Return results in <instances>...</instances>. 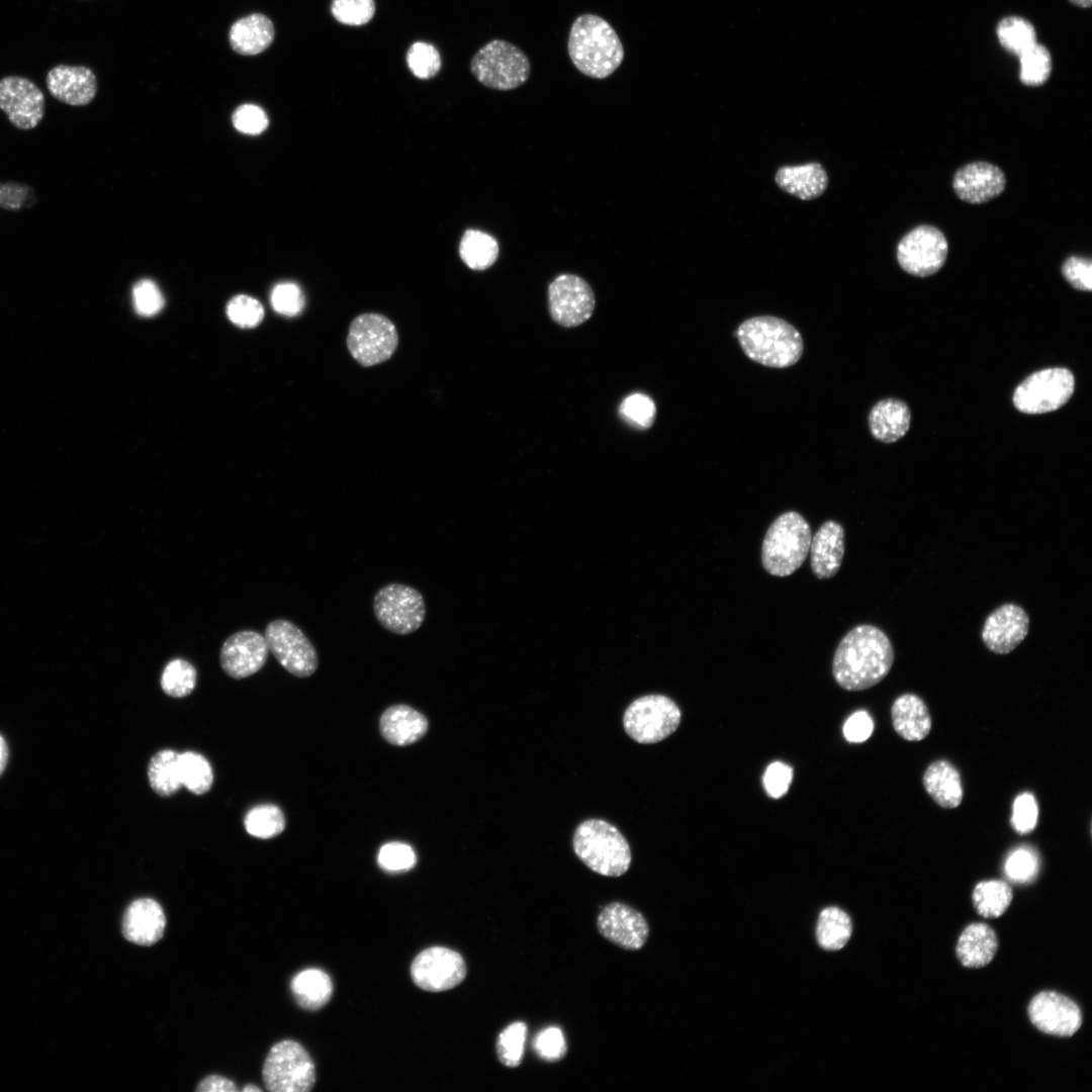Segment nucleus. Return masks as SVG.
Masks as SVG:
<instances>
[{"mask_svg": "<svg viewBox=\"0 0 1092 1092\" xmlns=\"http://www.w3.org/2000/svg\"><path fill=\"white\" fill-rule=\"evenodd\" d=\"M894 648L887 634L874 625L862 624L840 640L832 661L835 681L850 692L876 686L890 672Z\"/></svg>", "mask_w": 1092, "mask_h": 1092, "instance_id": "f257e3e1", "label": "nucleus"}, {"mask_svg": "<svg viewBox=\"0 0 1092 1092\" xmlns=\"http://www.w3.org/2000/svg\"><path fill=\"white\" fill-rule=\"evenodd\" d=\"M736 338L744 354L770 368H787L802 357L804 342L789 322L774 315H756L742 322Z\"/></svg>", "mask_w": 1092, "mask_h": 1092, "instance_id": "f03ea898", "label": "nucleus"}, {"mask_svg": "<svg viewBox=\"0 0 1092 1092\" xmlns=\"http://www.w3.org/2000/svg\"><path fill=\"white\" fill-rule=\"evenodd\" d=\"M567 46L574 66L596 79L610 76L624 59L623 44L615 29L594 14H583L574 20Z\"/></svg>", "mask_w": 1092, "mask_h": 1092, "instance_id": "7ed1b4c3", "label": "nucleus"}, {"mask_svg": "<svg viewBox=\"0 0 1092 1092\" xmlns=\"http://www.w3.org/2000/svg\"><path fill=\"white\" fill-rule=\"evenodd\" d=\"M573 849L587 868L602 876H622L631 864L627 840L605 820L587 819L580 823L573 835Z\"/></svg>", "mask_w": 1092, "mask_h": 1092, "instance_id": "20e7f679", "label": "nucleus"}, {"mask_svg": "<svg viewBox=\"0 0 1092 1092\" xmlns=\"http://www.w3.org/2000/svg\"><path fill=\"white\" fill-rule=\"evenodd\" d=\"M812 533L799 513H783L770 524L761 545V563L771 575L793 574L806 560Z\"/></svg>", "mask_w": 1092, "mask_h": 1092, "instance_id": "39448f33", "label": "nucleus"}, {"mask_svg": "<svg viewBox=\"0 0 1092 1092\" xmlns=\"http://www.w3.org/2000/svg\"><path fill=\"white\" fill-rule=\"evenodd\" d=\"M262 1078L270 1092H306L315 1083V1068L299 1042L285 1039L270 1049L263 1065Z\"/></svg>", "mask_w": 1092, "mask_h": 1092, "instance_id": "423d86ee", "label": "nucleus"}, {"mask_svg": "<svg viewBox=\"0 0 1092 1092\" xmlns=\"http://www.w3.org/2000/svg\"><path fill=\"white\" fill-rule=\"evenodd\" d=\"M470 69L484 86L512 90L527 81L531 67L527 56L518 47L493 39L473 56Z\"/></svg>", "mask_w": 1092, "mask_h": 1092, "instance_id": "0eeeda50", "label": "nucleus"}, {"mask_svg": "<svg viewBox=\"0 0 1092 1092\" xmlns=\"http://www.w3.org/2000/svg\"><path fill=\"white\" fill-rule=\"evenodd\" d=\"M680 718V710L671 699L663 695H647L628 706L623 724L633 740L650 744L671 735L678 727Z\"/></svg>", "mask_w": 1092, "mask_h": 1092, "instance_id": "6e6552de", "label": "nucleus"}, {"mask_svg": "<svg viewBox=\"0 0 1092 1092\" xmlns=\"http://www.w3.org/2000/svg\"><path fill=\"white\" fill-rule=\"evenodd\" d=\"M1075 388L1073 373L1063 367L1048 368L1025 378L1013 393L1014 406L1024 414H1043L1063 406Z\"/></svg>", "mask_w": 1092, "mask_h": 1092, "instance_id": "1a4fd4ad", "label": "nucleus"}, {"mask_svg": "<svg viewBox=\"0 0 1092 1092\" xmlns=\"http://www.w3.org/2000/svg\"><path fill=\"white\" fill-rule=\"evenodd\" d=\"M398 335L394 324L385 315L367 312L356 316L347 336V347L353 358L369 367L388 360L395 352Z\"/></svg>", "mask_w": 1092, "mask_h": 1092, "instance_id": "9d476101", "label": "nucleus"}, {"mask_svg": "<svg viewBox=\"0 0 1092 1092\" xmlns=\"http://www.w3.org/2000/svg\"><path fill=\"white\" fill-rule=\"evenodd\" d=\"M373 611L384 629L397 635H407L422 626L426 618V603L416 588L402 583H389L376 593Z\"/></svg>", "mask_w": 1092, "mask_h": 1092, "instance_id": "9b49d317", "label": "nucleus"}, {"mask_svg": "<svg viewBox=\"0 0 1092 1092\" xmlns=\"http://www.w3.org/2000/svg\"><path fill=\"white\" fill-rule=\"evenodd\" d=\"M264 637L268 650L289 673L307 677L317 669L318 658L314 646L292 622L284 619L271 621Z\"/></svg>", "mask_w": 1092, "mask_h": 1092, "instance_id": "f8f14e48", "label": "nucleus"}, {"mask_svg": "<svg viewBox=\"0 0 1092 1092\" xmlns=\"http://www.w3.org/2000/svg\"><path fill=\"white\" fill-rule=\"evenodd\" d=\"M948 244L943 233L929 224L908 232L897 245V260L907 273L926 277L936 273L946 261Z\"/></svg>", "mask_w": 1092, "mask_h": 1092, "instance_id": "ddd939ff", "label": "nucleus"}, {"mask_svg": "<svg viewBox=\"0 0 1092 1092\" xmlns=\"http://www.w3.org/2000/svg\"><path fill=\"white\" fill-rule=\"evenodd\" d=\"M549 312L565 328L579 326L593 314L596 298L589 284L574 274L557 276L548 287Z\"/></svg>", "mask_w": 1092, "mask_h": 1092, "instance_id": "4468645a", "label": "nucleus"}, {"mask_svg": "<svg viewBox=\"0 0 1092 1092\" xmlns=\"http://www.w3.org/2000/svg\"><path fill=\"white\" fill-rule=\"evenodd\" d=\"M411 975L419 988L429 992H441L452 989L463 981L466 966L457 951L433 946L415 958Z\"/></svg>", "mask_w": 1092, "mask_h": 1092, "instance_id": "2eb2a0df", "label": "nucleus"}, {"mask_svg": "<svg viewBox=\"0 0 1092 1092\" xmlns=\"http://www.w3.org/2000/svg\"><path fill=\"white\" fill-rule=\"evenodd\" d=\"M46 100L35 83L20 76L0 79V109L19 129H32L44 115Z\"/></svg>", "mask_w": 1092, "mask_h": 1092, "instance_id": "dca6fc26", "label": "nucleus"}, {"mask_svg": "<svg viewBox=\"0 0 1092 1092\" xmlns=\"http://www.w3.org/2000/svg\"><path fill=\"white\" fill-rule=\"evenodd\" d=\"M1028 1016L1040 1031L1057 1036H1071L1082 1024V1013L1070 998L1053 991L1036 994L1029 1003Z\"/></svg>", "mask_w": 1092, "mask_h": 1092, "instance_id": "f3484780", "label": "nucleus"}, {"mask_svg": "<svg viewBox=\"0 0 1092 1092\" xmlns=\"http://www.w3.org/2000/svg\"><path fill=\"white\" fill-rule=\"evenodd\" d=\"M268 646L264 635L243 630L228 637L219 652L222 670L235 679L248 677L266 663Z\"/></svg>", "mask_w": 1092, "mask_h": 1092, "instance_id": "a211bd4d", "label": "nucleus"}, {"mask_svg": "<svg viewBox=\"0 0 1092 1092\" xmlns=\"http://www.w3.org/2000/svg\"><path fill=\"white\" fill-rule=\"evenodd\" d=\"M1029 617L1025 610L1013 603H1006L986 618L981 637L985 646L996 654L1013 651L1027 636Z\"/></svg>", "mask_w": 1092, "mask_h": 1092, "instance_id": "6ab92c4d", "label": "nucleus"}, {"mask_svg": "<svg viewBox=\"0 0 1092 1092\" xmlns=\"http://www.w3.org/2000/svg\"><path fill=\"white\" fill-rule=\"evenodd\" d=\"M600 933L614 944L628 950H638L647 941L649 927L643 915L619 902L603 908L597 920Z\"/></svg>", "mask_w": 1092, "mask_h": 1092, "instance_id": "aec40b11", "label": "nucleus"}, {"mask_svg": "<svg viewBox=\"0 0 1092 1092\" xmlns=\"http://www.w3.org/2000/svg\"><path fill=\"white\" fill-rule=\"evenodd\" d=\"M1006 186L1004 172L996 165L980 161L960 168L952 179L958 197L972 204L987 202L1000 195Z\"/></svg>", "mask_w": 1092, "mask_h": 1092, "instance_id": "412c9836", "label": "nucleus"}, {"mask_svg": "<svg viewBox=\"0 0 1092 1092\" xmlns=\"http://www.w3.org/2000/svg\"><path fill=\"white\" fill-rule=\"evenodd\" d=\"M46 82L53 97L72 106L87 105L97 92L96 77L84 66L58 65L49 71Z\"/></svg>", "mask_w": 1092, "mask_h": 1092, "instance_id": "4be33fe9", "label": "nucleus"}, {"mask_svg": "<svg viewBox=\"0 0 1092 1092\" xmlns=\"http://www.w3.org/2000/svg\"><path fill=\"white\" fill-rule=\"evenodd\" d=\"M166 927L162 906L152 898H140L125 909L121 930L124 938L139 945H152L159 941Z\"/></svg>", "mask_w": 1092, "mask_h": 1092, "instance_id": "5701e85b", "label": "nucleus"}, {"mask_svg": "<svg viewBox=\"0 0 1092 1092\" xmlns=\"http://www.w3.org/2000/svg\"><path fill=\"white\" fill-rule=\"evenodd\" d=\"M844 529L836 521L824 522L812 536L810 562L814 575L819 579L833 577L840 569L844 555Z\"/></svg>", "mask_w": 1092, "mask_h": 1092, "instance_id": "b1692460", "label": "nucleus"}, {"mask_svg": "<svg viewBox=\"0 0 1092 1092\" xmlns=\"http://www.w3.org/2000/svg\"><path fill=\"white\" fill-rule=\"evenodd\" d=\"M380 732L393 745L404 746L419 741L428 731L427 718L406 705L387 708L380 717Z\"/></svg>", "mask_w": 1092, "mask_h": 1092, "instance_id": "393cba45", "label": "nucleus"}, {"mask_svg": "<svg viewBox=\"0 0 1092 1092\" xmlns=\"http://www.w3.org/2000/svg\"><path fill=\"white\" fill-rule=\"evenodd\" d=\"M895 731L908 741H920L931 730V716L924 701L915 694L899 696L891 709Z\"/></svg>", "mask_w": 1092, "mask_h": 1092, "instance_id": "a878e982", "label": "nucleus"}, {"mask_svg": "<svg viewBox=\"0 0 1092 1092\" xmlns=\"http://www.w3.org/2000/svg\"><path fill=\"white\" fill-rule=\"evenodd\" d=\"M775 180L783 191L803 200L821 196L828 185L827 173L817 162L781 167Z\"/></svg>", "mask_w": 1092, "mask_h": 1092, "instance_id": "bb28decb", "label": "nucleus"}, {"mask_svg": "<svg viewBox=\"0 0 1092 1092\" xmlns=\"http://www.w3.org/2000/svg\"><path fill=\"white\" fill-rule=\"evenodd\" d=\"M910 421L908 405L896 398L878 401L869 415L871 434L883 443H894L901 439L907 433Z\"/></svg>", "mask_w": 1092, "mask_h": 1092, "instance_id": "cd10ccee", "label": "nucleus"}, {"mask_svg": "<svg viewBox=\"0 0 1092 1092\" xmlns=\"http://www.w3.org/2000/svg\"><path fill=\"white\" fill-rule=\"evenodd\" d=\"M274 35L272 21L264 14L254 13L237 20L232 25L229 39L236 53L253 56L268 49Z\"/></svg>", "mask_w": 1092, "mask_h": 1092, "instance_id": "c85d7f7f", "label": "nucleus"}, {"mask_svg": "<svg viewBox=\"0 0 1092 1092\" xmlns=\"http://www.w3.org/2000/svg\"><path fill=\"white\" fill-rule=\"evenodd\" d=\"M998 943L994 930L985 923H972L962 932L957 956L967 968H982L988 965L997 951Z\"/></svg>", "mask_w": 1092, "mask_h": 1092, "instance_id": "c756f323", "label": "nucleus"}, {"mask_svg": "<svg viewBox=\"0 0 1092 1092\" xmlns=\"http://www.w3.org/2000/svg\"><path fill=\"white\" fill-rule=\"evenodd\" d=\"M927 794L945 809L957 808L963 800V785L958 769L946 760L931 763L923 775Z\"/></svg>", "mask_w": 1092, "mask_h": 1092, "instance_id": "7c9ffc66", "label": "nucleus"}, {"mask_svg": "<svg viewBox=\"0 0 1092 1092\" xmlns=\"http://www.w3.org/2000/svg\"><path fill=\"white\" fill-rule=\"evenodd\" d=\"M290 989L297 1004L306 1010H318L331 999L333 984L329 975L315 968L297 973L291 980Z\"/></svg>", "mask_w": 1092, "mask_h": 1092, "instance_id": "2f4dec72", "label": "nucleus"}, {"mask_svg": "<svg viewBox=\"0 0 1092 1092\" xmlns=\"http://www.w3.org/2000/svg\"><path fill=\"white\" fill-rule=\"evenodd\" d=\"M148 779L152 790L161 797H169L181 787L179 753L162 749L155 753L148 765Z\"/></svg>", "mask_w": 1092, "mask_h": 1092, "instance_id": "473e14b6", "label": "nucleus"}, {"mask_svg": "<svg viewBox=\"0 0 1092 1092\" xmlns=\"http://www.w3.org/2000/svg\"><path fill=\"white\" fill-rule=\"evenodd\" d=\"M459 254L462 261L472 270H485L496 261L498 245L490 235L467 230L460 242Z\"/></svg>", "mask_w": 1092, "mask_h": 1092, "instance_id": "72a5a7b5", "label": "nucleus"}, {"mask_svg": "<svg viewBox=\"0 0 1092 1092\" xmlns=\"http://www.w3.org/2000/svg\"><path fill=\"white\" fill-rule=\"evenodd\" d=\"M852 931L849 916L841 909L830 906L819 915L816 936L826 950H838L848 941Z\"/></svg>", "mask_w": 1092, "mask_h": 1092, "instance_id": "f704fd0d", "label": "nucleus"}, {"mask_svg": "<svg viewBox=\"0 0 1092 1092\" xmlns=\"http://www.w3.org/2000/svg\"><path fill=\"white\" fill-rule=\"evenodd\" d=\"M1012 901L1010 886L1000 880L982 881L973 891V902L980 915L986 918L1001 916Z\"/></svg>", "mask_w": 1092, "mask_h": 1092, "instance_id": "c9c22d12", "label": "nucleus"}, {"mask_svg": "<svg viewBox=\"0 0 1092 1092\" xmlns=\"http://www.w3.org/2000/svg\"><path fill=\"white\" fill-rule=\"evenodd\" d=\"M180 779L183 787L195 795L207 793L213 783V771L208 759L196 751L179 753Z\"/></svg>", "mask_w": 1092, "mask_h": 1092, "instance_id": "e433bc0d", "label": "nucleus"}, {"mask_svg": "<svg viewBox=\"0 0 1092 1092\" xmlns=\"http://www.w3.org/2000/svg\"><path fill=\"white\" fill-rule=\"evenodd\" d=\"M996 33L1001 46L1017 57L1036 42L1034 26L1020 16H1008L1001 19Z\"/></svg>", "mask_w": 1092, "mask_h": 1092, "instance_id": "4c0bfd02", "label": "nucleus"}, {"mask_svg": "<svg viewBox=\"0 0 1092 1092\" xmlns=\"http://www.w3.org/2000/svg\"><path fill=\"white\" fill-rule=\"evenodd\" d=\"M247 832L257 838L270 839L285 828V818L279 807L262 804L248 811L244 819Z\"/></svg>", "mask_w": 1092, "mask_h": 1092, "instance_id": "58836bf2", "label": "nucleus"}, {"mask_svg": "<svg viewBox=\"0 0 1092 1092\" xmlns=\"http://www.w3.org/2000/svg\"><path fill=\"white\" fill-rule=\"evenodd\" d=\"M196 679L195 667L185 659L175 658L165 665L160 684L166 695L173 698H183L193 692Z\"/></svg>", "mask_w": 1092, "mask_h": 1092, "instance_id": "ea45409f", "label": "nucleus"}, {"mask_svg": "<svg viewBox=\"0 0 1092 1092\" xmlns=\"http://www.w3.org/2000/svg\"><path fill=\"white\" fill-rule=\"evenodd\" d=\"M1020 81L1027 86H1039L1045 83L1052 72V57L1049 50L1037 42L1019 56Z\"/></svg>", "mask_w": 1092, "mask_h": 1092, "instance_id": "a19ab883", "label": "nucleus"}, {"mask_svg": "<svg viewBox=\"0 0 1092 1092\" xmlns=\"http://www.w3.org/2000/svg\"><path fill=\"white\" fill-rule=\"evenodd\" d=\"M527 1026L524 1022H514L508 1025L498 1035L496 1040V1054L499 1062L509 1068H515L522 1062Z\"/></svg>", "mask_w": 1092, "mask_h": 1092, "instance_id": "79ce46f5", "label": "nucleus"}, {"mask_svg": "<svg viewBox=\"0 0 1092 1092\" xmlns=\"http://www.w3.org/2000/svg\"><path fill=\"white\" fill-rule=\"evenodd\" d=\"M1038 870V855L1029 846H1020L1012 850L1006 857L1003 868L1007 879L1017 884L1032 882L1037 876Z\"/></svg>", "mask_w": 1092, "mask_h": 1092, "instance_id": "37998d69", "label": "nucleus"}, {"mask_svg": "<svg viewBox=\"0 0 1092 1092\" xmlns=\"http://www.w3.org/2000/svg\"><path fill=\"white\" fill-rule=\"evenodd\" d=\"M405 60L411 72L419 79L433 78L441 69L438 50L425 41L414 42L407 50Z\"/></svg>", "mask_w": 1092, "mask_h": 1092, "instance_id": "c03bdc74", "label": "nucleus"}, {"mask_svg": "<svg viewBox=\"0 0 1092 1092\" xmlns=\"http://www.w3.org/2000/svg\"><path fill=\"white\" fill-rule=\"evenodd\" d=\"M333 16L347 25H363L369 22L375 13L374 0H333Z\"/></svg>", "mask_w": 1092, "mask_h": 1092, "instance_id": "a18cd8bd", "label": "nucleus"}, {"mask_svg": "<svg viewBox=\"0 0 1092 1092\" xmlns=\"http://www.w3.org/2000/svg\"><path fill=\"white\" fill-rule=\"evenodd\" d=\"M620 414L629 424L636 428H649L656 415L654 401L642 393H634L627 396L620 406Z\"/></svg>", "mask_w": 1092, "mask_h": 1092, "instance_id": "49530a36", "label": "nucleus"}, {"mask_svg": "<svg viewBox=\"0 0 1092 1092\" xmlns=\"http://www.w3.org/2000/svg\"><path fill=\"white\" fill-rule=\"evenodd\" d=\"M377 860L382 870L389 873H401L414 868L417 856L410 845L394 841L380 848Z\"/></svg>", "mask_w": 1092, "mask_h": 1092, "instance_id": "de8ad7c7", "label": "nucleus"}, {"mask_svg": "<svg viewBox=\"0 0 1092 1092\" xmlns=\"http://www.w3.org/2000/svg\"><path fill=\"white\" fill-rule=\"evenodd\" d=\"M229 318L239 327L253 328L264 316L262 304L248 295H237L230 300L226 307Z\"/></svg>", "mask_w": 1092, "mask_h": 1092, "instance_id": "09e8293b", "label": "nucleus"}, {"mask_svg": "<svg viewBox=\"0 0 1092 1092\" xmlns=\"http://www.w3.org/2000/svg\"><path fill=\"white\" fill-rule=\"evenodd\" d=\"M271 304L280 314L293 316L304 306V296L298 285L291 282L277 284L271 293Z\"/></svg>", "mask_w": 1092, "mask_h": 1092, "instance_id": "8fccbe9b", "label": "nucleus"}, {"mask_svg": "<svg viewBox=\"0 0 1092 1092\" xmlns=\"http://www.w3.org/2000/svg\"><path fill=\"white\" fill-rule=\"evenodd\" d=\"M1038 806L1030 793L1018 795L1012 806L1011 825L1020 834L1031 832L1037 823Z\"/></svg>", "mask_w": 1092, "mask_h": 1092, "instance_id": "3c124183", "label": "nucleus"}, {"mask_svg": "<svg viewBox=\"0 0 1092 1092\" xmlns=\"http://www.w3.org/2000/svg\"><path fill=\"white\" fill-rule=\"evenodd\" d=\"M536 1054L544 1061L556 1062L566 1054V1042L562 1031L555 1026L541 1030L533 1040Z\"/></svg>", "mask_w": 1092, "mask_h": 1092, "instance_id": "603ef678", "label": "nucleus"}, {"mask_svg": "<svg viewBox=\"0 0 1092 1092\" xmlns=\"http://www.w3.org/2000/svg\"><path fill=\"white\" fill-rule=\"evenodd\" d=\"M133 305L136 312L144 316L158 313L164 305V297L155 282L144 279L132 288Z\"/></svg>", "mask_w": 1092, "mask_h": 1092, "instance_id": "864d4df0", "label": "nucleus"}, {"mask_svg": "<svg viewBox=\"0 0 1092 1092\" xmlns=\"http://www.w3.org/2000/svg\"><path fill=\"white\" fill-rule=\"evenodd\" d=\"M1062 274L1064 278L1075 289L1081 291H1091L1092 289V262L1091 259L1070 256L1065 260L1062 265Z\"/></svg>", "mask_w": 1092, "mask_h": 1092, "instance_id": "5fc2aeb1", "label": "nucleus"}, {"mask_svg": "<svg viewBox=\"0 0 1092 1092\" xmlns=\"http://www.w3.org/2000/svg\"><path fill=\"white\" fill-rule=\"evenodd\" d=\"M234 126L246 134H259L268 126V117L265 111L254 104L239 106L233 114Z\"/></svg>", "mask_w": 1092, "mask_h": 1092, "instance_id": "6e6d98bb", "label": "nucleus"}, {"mask_svg": "<svg viewBox=\"0 0 1092 1092\" xmlns=\"http://www.w3.org/2000/svg\"><path fill=\"white\" fill-rule=\"evenodd\" d=\"M33 189L18 182L0 183V208L16 211L32 204Z\"/></svg>", "mask_w": 1092, "mask_h": 1092, "instance_id": "4d7b16f0", "label": "nucleus"}, {"mask_svg": "<svg viewBox=\"0 0 1092 1092\" xmlns=\"http://www.w3.org/2000/svg\"><path fill=\"white\" fill-rule=\"evenodd\" d=\"M792 779V767L784 762L775 761L767 766L763 775V786L769 797L779 799L787 793Z\"/></svg>", "mask_w": 1092, "mask_h": 1092, "instance_id": "13d9d810", "label": "nucleus"}, {"mask_svg": "<svg viewBox=\"0 0 1092 1092\" xmlns=\"http://www.w3.org/2000/svg\"><path fill=\"white\" fill-rule=\"evenodd\" d=\"M874 722L867 711L854 712L843 725V735L849 742L859 743L870 738Z\"/></svg>", "mask_w": 1092, "mask_h": 1092, "instance_id": "bf43d9fd", "label": "nucleus"}, {"mask_svg": "<svg viewBox=\"0 0 1092 1092\" xmlns=\"http://www.w3.org/2000/svg\"><path fill=\"white\" fill-rule=\"evenodd\" d=\"M236 1084L222 1076L210 1075L201 1080L196 1087L200 1092H237Z\"/></svg>", "mask_w": 1092, "mask_h": 1092, "instance_id": "052dcab7", "label": "nucleus"}, {"mask_svg": "<svg viewBox=\"0 0 1092 1092\" xmlns=\"http://www.w3.org/2000/svg\"><path fill=\"white\" fill-rule=\"evenodd\" d=\"M8 750L5 740L0 736V774L3 771L7 761Z\"/></svg>", "mask_w": 1092, "mask_h": 1092, "instance_id": "680f3d73", "label": "nucleus"}, {"mask_svg": "<svg viewBox=\"0 0 1092 1092\" xmlns=\"http://www.w3.org/2000/svg\"><path fill=\"white\" fill-rule=\"evenodd\" d=\"M1069 1L1071 3H1073L1074 5H1077V6L1082 7V8H1088L1092 4V0H1069Z\"/></svg>", "mask_w": 1092, "mask_h": 1092, "instance_id": "e2e57ef3", "label": "nucleus"}, {"mask_svg": "<svg viewBox=\"0 0 1092 1092\" xmlns=\"http://www.w3.org/2000/svg\"><path fill=\"white\" fill-rule=\"evenodd\" d=\"M242 1091H244V1092H260V1091H261V1088H260V1087H258V1086H257V1085H255V1084H248L247 1086H245V1087H244V1088L242 1089Z\"/></svg>", "mask_w": 1092, "mask_h": 1092, "instance_id": "0e129e2a", "label": "nucleus"}]
</instances>
